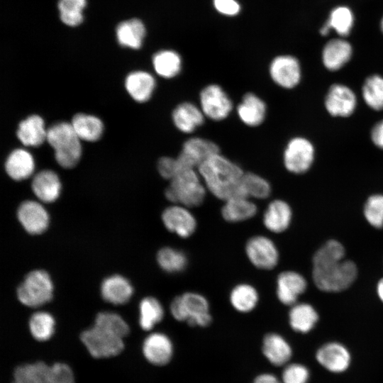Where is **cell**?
I'll list each match as a JSON object with an SVG mask.
<instances>
[{
    "mask_svg": "<svg viewBox=\"0 0 383 383\" xmlns=\"http://www.w3.org/2000/svg\"><path fill=\"white\" fill-rule=\"evenodd\" d=\"M204 118L200 107L189 101L179 104L172 113L173 124L184 133L194 132L204 123Z\"/></svg>",
    "mask_w": 383,
    "mask_h": 383,
    "instance_id": "19",
    "label": "cell"
},
{
    "mask_svg": "<svg viewBox=\"0 0 383 383\" xmlns=\"http://www.w3.org/2000/svg\"><path fill=\"white\" fill-rule=\"evenodd\" d=\"M145 35V28L141 21L133 18L118 24L116 38L118 43L132 49H139Z\"/></svg>",
    "mask_w": 383,
    "mask_h": 383,
    "instance_id": "31",
    "label": "cell"
},
{
    "mask_svg": "<svg viewBox=\"0 0 383 383\" xmlns=\"http://www.w3.org/2000/svg\"><path fill=\"white\" fill-rule=\"evenodd\" d=\"M157 168L161 177L170 181L179 172L176 157H162L157 162Z\"/></svg>",
    "mask_w": 383,
    "mask_h": 383,
    "instance_id": "47",
    "label": "cell"
},
{
    "mask_svg": "<svg viewBox=\"0 0 383 383\" xmlns=\"http://www.w3.org/2000/svg\"><path fill=\"white\" fill-rule=\"evenodd\" d=\"M50 369L44 362L21 365L14 370L12 383H49Z\"/></svg>",
    "mask_w": 383,
    "mask_h": 383,
    "instance_id": "36",
    "label": "cell"
},
{
    "mask_svg": "<svg viewBox=\"0 0 383 383\" xmlns=\"http://www.w3.org/2000/svg\"><path fill=\"white\" fill-rule=\"evenodd\" d=\"M145 358L152 365L164 366L168 364L174 354L173 343L163 333H152L143 341L142 347Z\"/></svg>",
    "mask_w": 383,
    "mask_h": 383,
    "instance_id": "15",
    "label": "cell"
},
{
    "mask_svg": "<svg viewBox=\"0 0 383 383\" xmlns=\"http://www.w3.org/2000/svg\"><path fill=\"white\" fill-rule=\"evenodd\" d=\"M364 214L367 221L374 227H383V195L374 194L368 198L365 208Z\"/></svg>",
    "mask_w": 383,
    "mask_h": 383,
    "instance_id": "44",
    "label": "cell"
},
{
    "mask_svg": "<svg viewBox=\"0 0 383 383\" xmlns=\"http://www.w3.org/2000/svg\"><path fill=\"white\" fill-rule=\"evenodd\" d=\"M197 171L206 189L216 198L226 201L235 196H245L242 187L245 172L221 152L206 160Z\"/></svg>",
    "mask_w": 383,
    "mask_h": 383,
    "instance_id": "2",
    "label": "cell"
},
{
    "mask_svg": "<svg viewBox=\"0 0 383 383\" xmlns=\"http://www.w3.org/2000/svg\"><path fill=\"white\" fill-rule=\"evenodd\" d=\"M262 352L274 366H283L291 359L292 351L288 342L275 333L266 334L262 340Z\"/></svg>",
    "mask_w": 383,
    "mask_h": 383,
    "instance_id": "23",
    "label": "cell"
},
{
    "mask_svg": "<svg viewBox=\"0 0 383 383\" xmlns=\"http://www.w3.org/2000/svg\"><path fill=\"white\" fill-rule=\"evenodd\" d=\"M164 317L161 303L155 297L144 298L139 305V324L144 331L152 330Z\"/></svg>",
    "mask_w": 383,
    "mask_h": 383,
    "instance_id": "37",
    "label": "cell"
},
{
    "mask_svg": "<svg viewBox=\"0 0 383 383\" xmlns=\"http://www.w3.org/2000/svg\"><path fill=\"white\" fill-rule=\"evenodd\" d=\"M46 140L53 148L57 162L64 168L74 167L82 156V145L71 123L60 122L47 130Z\"/></svg>",
    "mask_w": 383,
    "mask_h": 383,
    "instance_id": "3",
    "label": "cell"
},
{
    "mask_svg": "<svg viewBox=\"0 0 383 383\" xmlns=\"http://www.w3.org/2000/svg\"><path fill=\"white\" fill-rule=\"evenodd\" d=\"M245 254L249 261L260 270H272L278 263L279 252L269 238L259 235L251 237L245 244Z\"/></svg>",
    "mask_w": 383,
    "mask_h": 383,
    "instance_id": "13",
    "label": "cell"
},
{
    "mask_svg": "<svg viewBox=\"0 0 383 383\" xmlns=\"http://www.w3.org/2000/svg\"><path fill=\"white\" fill-rule=\"evenodd\" d=\"M53 285L49 274L44 270H34L26 275L18 287L19 301L29 307H38L49 302L52 297Z\"/></svg>",
    "mask_w": 383,
    "mask_h": 383,
    "instance_id": "6",
    "label": "cell"
},
{
    "mask_svg": "<svg viewBox=\"0 0 383 383\" xmlns=\"http://www.w3.org/2000/svg\"><path fill=\"white\" fill-rule=\"evenodd\" d=\"M330 28L328 27V26L325 23L322 28L320 29V33L322 35H326L328 34V33L330 32Z\"/></svg>",
    "mask_w": 383,
    "mask_h": 383,
    "instance_id": "52",
    "label": "cell"
},
{
    "mask_svg": "<svg viewBox=\"0 0 383 383\" xmlns=\"http://www.w3.org/2000/svg\"><path fill=\"white\" fill-rule=\"evenodd\" d=\"M18 218L30 234L43 233L49 225V215L45 208L35 201L23 202L18 209Z\"/></svg>",
    "mask_w": 383,
    "mask_h": 383,
    "instance_id": "16",
    "label": "cell"
},
{
    "mask_svg": "<svg viewBox=\"0 0 383 383\" xmlns=\"http://www.w3.org/2000/svg\"><path fill=\"white\" fill-rule=\"evenodd\" d=\"M377 294L380 299L383 301V278L381 279L377 284Z\"/></svg>",
    "mask_w": 383,
    "mask_h": 383,
    "instance_id": "51",
    "label": "cell"
},
{
    "mask_svg": "<svg viewBox=\"0 0 383 383\" xmlns=\"http://www.w3.org/2000/svg\"><path fill=\"white\" fill-rule=\"evenodd\" d=\"M381 29H382V30L383 32V18H382V21H381Z\"/></svg>",
    "mask_w": 383,
    "mask_h": 383,
    "instance_id": "53",
    "label": "cell"
},
{
    "mask_svg": "<svg viewBox=\"0 0 383 383\" xmlns=\"http://www.w3.org/2000/svg\"><path fill=\"white\" fill-rule=\"evenodd\" d=\"M229 300L233 308L237 311L249 313L257 305L259 294L253 286L242 283L232 289Z\"/></svg>",
    "mask_w": 383,
    "mask_h": 383,
    "instance_id": "33",
    "label": "cell"
},
{
    "mask_svg": "<svg viewBox=\"0 0 383 383\" xmlns=\"http://www.w3.org/2000/svg\"><path fill=\"white\" fill-rule=\"evenodd\" d=\"M165 227L182 238L193 235L197 226L196 218L186 206L173 204L166 208L162 213Z\"/></svg>",
    "mask_w": 383,
    "mask_h": 383,
    "instance_id": "14",
    "label": "cell"
},
{
    "mask_svg": "<svg viewBox=\"0 0 383 383\" xmlns=\"http://www.w3.org/2000/svg\"><path fill=\"white\" fill-rule=\"evenodd\" d=\"M361 95L370 109L383 111V76L379 74L367 76L362 84Z\"/></svg>",
    "mask_w": 383,
    "mask_h": 383,
    "instance_id": "34",
    "label": "cell"
},
{
    "mask_svg": "<svg viewBox=\"0 0 383 383\" xmlns=\"http://www.w3.org/2000/svg\"><path fill=\"white\" fill-rule=\"evenodd\" d=\"M170 182L165 195L172 204L189 208L199 206L204 202L206 188L195 169L182 170Z\"/></svg>",
    "mask_w": 383,
    "mask_h": 383,
    "instance_id": "4",
    "label": "cell"
},
{
    "mask_svg": "<svg viewBox=\"0 0 383 383\" xmlns=\"http://www.w3.org/2000/svg\"><path fill=\"white\" fill-rule=\"evenodd\" d=\"M130 282L121 275H113L104 280L101 287L103 299L112 304H124L133 294Z\"/></svg>",
    "mask_w": 383,
    "mask_h": 383,
    "instance_id": "27",
    "label": "cell"
},
{
    "mask_svg": "<svg viewBox=\"0 0 383 383\" xmlns=\"http://www.w3.org/2000/svg\"><path fill=\"white\" fill-rule=\"evenodd\" d=\"M370 140L373 145L383 150V118L377 121L370 131Z\"/></svg>",
    "mask_w": 383,
    "mask_h": 383,
    "instance_id": "49",
    "label": "cell"
},
{
    "mask_svg": "<svg viewBox=\"0 0 383 383\" xmlns=\"http://www.w3.org/2000/svg\"><path fill=\"white\" fill-rule=\"evenodd\" d=\"M353 52V47L348 41L342 38L332 39L323 48L322 64L327 70L337 72L349 62Z\"/></svg>",
    "mask_w": 383,
    "mask_h": 383,
    "instance_id": "17",
    "label": "cell"
},
{
    "mask_svg": "<svg viewBox=\"0 0 383 383\" xmlns=\"http://www.w3.org/2000/svg\"><path fill=\"white\" fill-rule=\"evenodd\" d=\"M345 249L337 240L327 241L313 258V279L316 286L324 292L345 289L354 282L357 267L350 260H344Z\"/></svg>",
    "mask_w": 383,
    "mask_h": 383,
    "instance_id": "1",
    "label": "cell"
},
{
    "mask_svg": "<svg viewBox=\"0 0 383 383\" xmlns=\"http://www.w3.org/2000/svg\"><path fill=\"white\" fill-rule=\"evenodd\" d=\"M86 0H60L58 9L61 21L70 26H76L83 21L82 11Z\"/></svg>",
    "mask_w": 383,
    "mask_h": 383,
    "instance_id": "42",
    "label": "cell"
},
{
    "mask_svg": "<svg viewBox=\"0 0 383 383\" xmlns=\"http://www.w3.org/2000/svg\"><path fill=\"white\" fill-rule=\"evenodd\" d=\"M47 130L40 116L31 115L19 123L16 135L24 145L38 147L46 140Z\"/></svg>",
    "mask_w": 383,
    "mask_h": 383,
    "instance_id": "26",
    "label": "cell"
},
{
    "mask_svg": "<svg viewBox=\"0 0 383 383\" xmlns=\"http://www.w3.org/2000/svg\"><path fill=\"white\" fill-rule=\"evenodd\" d=\"M94 325L122 338L130 331L128 325L124 319L113 312L104 311L98 313Z\"/></svg>",
    "mask_w": 383,
    "mask_h": 383,
    "instance_id": "41",
    "label": "cell"
},
{
    "mask_svg": "<svg viewBox=\"0 0 383 383\" xmlns=\"http://www.w3.org/2000/svg\"><path fill=\"white\" fill-rule=\"evenodd\" d=\"M31 187L35 196L45 203L55 201L61 191L59 177L55 172L49 170L36 174L33 179Z\"/></svg>",
    "mask_w": 383,
    "mask_h": 383,
    "instance_id": "25",
    "label": "cell"
},
{
    "mask_svg": "<svg viewBox=\"0 0 383 383\" xmlns=\"http://www.w3.org/2000/svg\"><path fill=\"white\" fill-rule=\"evenodd\" d=\"M309 378L308 369L300 364L287 365L282 373L283 383H307Z\"/></svg>",
    "mask_w": 383,
    "mask_h": 383,
    "instance_id": "45",
    "label": "cell"
},
{
    "mask_svg": "<svg viewBox=\"0 0 383 383\" xmlns=\"http://www.w3.org/2000/svg\"><path fill=\"white\" fill-rule=\"evenodd\" d=\"M257 212L256 204L247 196H235L225 201L221 209L224 220L237 223L252 218Z\"/></svg>",
    "mask_w": 383,
    "mask_h": 383,
    "instance_id": "29",
    "label": "cell"
},
{
    "mask_svg": "<svg viewBox=\"0 0 383 383\" xmlns=\"http://www.w3.org/2000/svg\"><path fill=\"white\" fill-rule=\"evenodd\" d=\"M269 74L272 80L279 87L294 89L301 80V65L299 60L293 55H278L270 62Z\"/></svg>",
    "mask_w": 383,
    "mask_h": 383,
    "instance_id": "12",
    "label": "cell"
},
{
    "mask_svg": "<svg viewBox=\"0 0 383 383\" xmlns=\"http://www.w3.org/2000/svg\"><path fill=\"white\" fill-rule=\"evenodd\" d=\"M315 155L314 145L309 138L295 136L289 140L284 148V165L289 172L303 174L311 167Z\"/></svg>",
    "mask_w": 383,
    "mask_h": 383,
    "instance_id": "8",
    "label": "cell"
},
{
    "mask_svg": "<svg viewBox=\"0 0 383 383\" xmlns=\"http://www.w3.org/2000/svg\"><path fill=\"white\" fill-rule=\"evenodd\" d=\"M318 362L333 372H342L349 366L350 357L348 350L337 343L323 345L316 353Z\"/></svg>",
    "mask_w": 383,
    "mask_h": 383,
    "instance_id": "21",
    "label": "cell"
},
{
    "mask_svg": "<svg viewBox=\"0 0 383 383\" xmlns=\"http://www.w3.org/2000/svg\"><path fill=\"white\" fill-rule=\"evenodd\" d=\"M152 65L159 76L165 79H172L181 72L182 60L177 52L164 50L153 55Z\"/></svg>",
    "mask_w": 383,
    "mask_h": 383,
    "instance_id": "32",
    "label": "cell"
},
{
    "mask_svg": "<svg viewBox=\"0 0 383 383\" xmlns=\"http://www.w3.org/2000/svg\"><path fill=\"white\" fill-rule=\"evenodd\" d=\"M306 289L304 277L294 271L280 273L277 279V296L279 301L287 306L296 304L299 296Z\"/></svg>",
    "mask_w": 383,
    "mask_h": 383,
    "instance_id": "18",
    "label": "cell"
},
{
    "mask_svg": "<svg viewBox=\"0 0 383 383\" xmlns=\"http://www.w3.org/2000/svg\"><path fill=\"white\" fill-rule=\"evenodd\" d=\"M242 187L245 196L258 199H267L272 190L267 179L252 172H245Z\"/></svg>",
    "mask_w": 383,
    "mask_h": 383,
    "instance_id": "40",
    "label": "cell"
},
{
    "mask_svg": "<svg viewBox=\"0 0 383 383\" xmlns=\"http://www.w3.org/2000/svg\"><path fill=\"white\" fill-rule=\"evenodd\" d=\"M292 214V209L287 202L280 199L274 200L264 212L263 224L272 233H282L289 227Z\"/></svg>",
    "mask_w": 383,
    "mask_h": 383,
    "instance_id": "24",
    "label": "cell"
},
{
    "mask_svg": "<svg viewBox=\"0 0 383 383\" xmlns=\"http://www.w3.org/2000/svg\"><path fill=\"white\" fill-rule=\"evenodd\" d=\"M49 383H74V374L70 366L62 362L50 366Z\"/></svg>",
    "mask_w": 383,
    "mask_h": 383,
    "instance_id": "46",
    "label": "cell"
},
{
    "mask_svg": "<svg viewBox=\"0 0 383 383\" xmlns=\"http://www.w3.org/2000/svg\"><path fill=\"white\" fill-rule=\"evenodd\" d=\"M215 8L220 13L234 16L240 11V5L235 0H213Z\"/></svg>",
    "mask_w": 383,
    "mask_h": 383,
    "instance_id": "48",
    "label": "cell"
},
{
    "mask_svg": "<svg viewBox=\"0 0 383 383\" xmlns=\"http://www.w3.org/2000/svg\"><path fill=\"white\" fill-rule=\"evenodd\" d=\"M240 120L246 126L256 127L263 123L267 114L265 101L257 94L246 93L236 109Z\"/></svg>",
    "mask_w": 383,
    "mask_h": 383,
    "instance_id": "20",
    "label": "cell"
},
{
    "mask_svg": "<svg viewBox=\"0 0 383 383\" xmlns=\"http://www.w3.org/2000/svg\"><path fill=\"white\" fill-rule=\"evenodd\" d=\"M289 324L292 329L299 333H308L318 321V314L309 304L301 303L292 306L289 313Z\"/></svg>",
    "mask_w": 383,
    "mask_h": 383,
    "instance_id": "35",
    "label": "cell"
},
{
    "mask_svg": "<svg viewBox=\"0 0 383 383\" xmlns=\"http://www.w3.org/2000/svg\"><path fill=\"white\" fill-rule=\"evenodd\" d=\"M218 152L220 149L218 145L209 139L199 137L189 138L183 143L176 157L179 172L186 170H196L206 160Z\"/></svg>",
    "mask_w": 383,
    "mask_h": 383,
    "instance_id": "9",
    "label": "cell"
},
{
    "mask_svg": "<svg viewBox=\"0 0 383 383\" xmlns=\"http://www.w3.org/2000/svg\"><path fill=\"white\" fill-rule=\"evenodd\" d=\"M80 338L90 355L96 358L118 355L124 348L122 338L95 325L83 331Z\"/></svg>",
    "mask_w": 383,
    "mask_h": 383,
    "instance_id": "7",
    "label": "cell"
},
{
    "mask_svg": "<svg viewBox=\"0 0 383 383\" xmlns=\"http://www.w3.org/2000/svg\"><path fill=\"white\" fill-rule=\"evenodd\" d=\"M71 123L79 138L88 142L100 139L104 131L101 119L90 114L77 113L73 116Z\"/></svg>",
    "mask_w": 383,
    "mask_h": 383,
    "instance_id": "30",
    "label": "cell"
},
{
    "mask_svg": "<svg viewBox=\"0 0 383 383\" xmlns=\"http://www.w3.org/2000/svg\"><path fill=\"white\" fill-rule=\"evenodd\" d=\"M173 318L190 326L207 327L212 321L207 299L201 294L188 292L176 296L170 304Z\"/></svg>",
    "mask_w": 383,
    "mask_h": 383,
    "instance_id": "5",
    "label": "cell"
},
{
    "mask_svg": "<svg viewBox=\"0 0 383 383\" xmlns=\"http://www.w3.org/2000/svg\"><path fill=\"white\" fill-rule=\"evenodd\" d=\"M154 77L145 71H134L126 78L125 87L129 95L135 101L143 103L152 96L155 88Z\"/></svg>",
    "mask_w": 383,
    "mask_h": 383,
    "instance_id": "22",
    "label": "cell"
},
{
    "mask_svg": "<svg viewBox=\"0 0 383 383\" xmlns=\"http://www.w3.org/2000/svg\"><path fill=\"white\" fill-rule=\"evenodd\" d=\"M5 169L13 179L20 181L28 178L35 169L33 155L27 150L18 148L13 150L8 156Z\"/></svg>",
    "mask_w": 383,
    "mask_h": 383,
    "instance_id": "28",
    "label": "cell"
},
{
    "mask_svg": "<svg viewBox=\"0 0 383 383\" xmlns=\"http://www.w3.org/2000/svg\"><path fill=\"white\" fill-rule=\"evenodd\" d=\"M55 319L51 314L44 311L33 313L29 321L32 336L38 341H46L55 331Z\"/></svg>",
    "mask_w": 383,
    "mask_h": 383,
    "instance_id": "39",
    "label": "cell"
},
{
    "mask_svg": "<svg viewBox=\"0 0 383 383\" xmlns=\"http://www.w3.org/2000/svg\"><path fill=\"white\" fill-rule=\"evenodd\" d=\"M357 98L350 87L342 83L331 84L324 97V107L333 117L348 118L356 111Z\"/></svg>",
    "mask_w": 383,
    "mask_h": 383,
    "instance_id": "11",
    "label": "cell"
},
{
    "mask_svg": "<svg viewBox=\"0 0 383 383\" xmlns=\"http://www.w3.org/2000/svg\"><path fill=\"white\" fill-rule=\"evenodd\" d=\"M353 15L346 6L335 8L331 13L329 19L326 23L330 29H333L340 36L349 35L353 26Z\"/></svg>",
    "mask_w": 383,
    "mask_h": 383,
    "instance_id": "43",
    "label": "cell"
},
{
    "mask_svg": "<svg viewBox=\"0 0 383 383\" xmlns=\"http://www.w3.org/2000/svg\"><path fill=\"white\" fill-rule=\"evenodd\" d=\"M199 107L205 117L214 121L226 119L232 111L233 102L224 91L216 84L204 87L199 94Z\"/></svg>",
    "mask_w": 383,
    "mask_h": 383,
    "instance_id": "10",
    "label": "cell"
},
{
    "mask_svg": "<svg viewBox=\"0 0 383 383\" xmlns=\"http://www.w3.org/2000/svg\"><path fill=\"white\" fill-rule=\"evenodd\" d=\"M252 383H283L274 374L271 373H262L257 375Z\"/></svg>",
    "mask_w": 383,
    "mask_h": 383,
    "instance_id": "50",
    "label": "cell"
},
{
    "mask_svg": "<svg viewBox=\"0 0 383 383\" xmlns=\"http://www.w3.org/2000/svg\"><path fill=\"white\" fill-rule=\"evenodd\" d=\"M157 261L162 270L168 273L184 271L188 264L186 254L177 248L164 247L157 254Z\"/></svg>",
    "mask_w": 383,
    "mask_h": 383,
    "instance_id": "38",
    "label": "cell"
}]
</instances>
